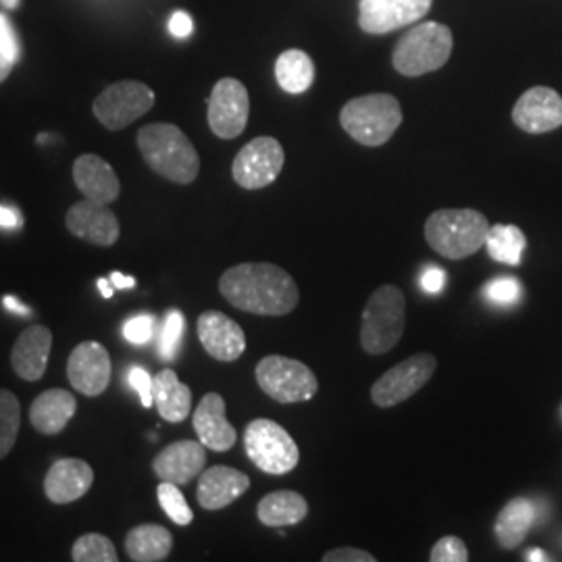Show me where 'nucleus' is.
Masks as SVG:
<instances>
[{
	"instance_id": "nucleus-44",
	"label": "nucleus",
	"mask_w": 562,
	"mask_h": 562,
	"mask_svg": "<svg viewBox=\"0 0 562 562\" xmlns=\"http://www.w3.org/2000/svg\"><path fill=\"white\" fill-rule=\"evenodd\" d=\"M2 304H4V308H7V311L18 313L21 317L32 315V308H30V306H25V304H21V302L18 301V299H13V296H4V299H2Z\"/></svg>"
},
{
	"instance_id": "nucleus-49",
	"label": "nucleus",
	"mask_w": 562,
	"mask_h": 562,
	"mask_svg": "<svg viewBox=\"0 0 562 562\" xmlns=\"http://www.w3.org/2000/svg\"><path fill=\"white\" fill-rule=\"evenodd\" d=\"M7 9H18L20 7V0H0Z\"/></svg>"
},
{
	"instance_id": "nucleus-32",
	"label": "nucleus",
	"mask_w": 562,
	"mask_h": 562,
	"mask_svg": "<svg viewBox=\"0 0 562 562\" xmlns=\"http://www.w3.org/2000/svg\"><path fill=\"white\" fill-rule=\"evenodd\" d=\"M71 559L76 562H117L115 543L102 533H86L78 538L71 548Z\"/></svg>"
},
{
	"instance_id": "nucleus-30",
	"label": "nucleus",
	"mask_w": 562,
	"mask_h": 562,
	"mask_svg": "<svg viewBox=\"0 0 562 562\" xmlns=\"http://www.w3.org/2000/svg\"><path fill=\"white\" fill-rule=\"evenodd\" d=\"M487 252L494 261L510 265V267H519L522 261V252L527 246V238L517 225H494L487 232L485 238Z\"/></svg>"
},
{
	"instance_id": "nucleus-20",
	"label": "nucleus",
	"mask_w": 562,
	"mask_h": 562,
	"mask_svg": "<svg viewBox=\"0 0 562 562\" xmlns=\"http://www.w3.org/2000/svg\"><path fill=\"white\" fill-rule=\"evenodd\" d=\"M94 483L92 467L81 459H60L44 477V494L53 504H71L88 494Z\"/></svg>"
},
{
	"instance_id": "nucleus-40",
	"label": "nucleus",
	"mask_w": 562,
	"mask_h": 562,
	"mask_svg": "<svg viewBox=\"0 0 562 562\" xmlns=\"http://www.w3.org/2000/svg\"><path fill=\"white\" fill-rule=\"evenodd\" d=\"M0 50L11 60L20 59V44H18V36L13 32V25L4 15H0Z\"/></svg>"
},
{
	"instance_id": "nucleus-8",
	"label": "nucleus",
	"mask_w": 562,
	"mask_h": 562,
	"mask_svg": "<svg viewBox=\"0 0 562 562\" xmlns=\"http://www.w3.org/2000/svg\"><path fill=\"white\" fill-rule=\"evenodd\" d=\"M255 378L262 392L280 404L311 401L319 390V380L311 367L281 355L265 357L255 369Z\"/></svg>"
},
{
	"instance_id": "nucleus-43",
	"label": "nucleus",
	"mask_w": 562,
	"mask_h": 562,
	"mask_svg": "<svg viewBox=\"0 0 562 562\" xmlns=\"http://www.w3.org/2000/svg\"><path fill=\"white\" fill-rule=\"evenodd\" d=\"M23 225V217H21L20 209L18 206H7L0 204V229H20Z\"/></svg>"
},
{
	"instance_id": "nucleus-4",
	"label": "nucleus",
	"mask_w": 562,
	"mask_h": 562,
	"mask_svg": "<svg viewBox=\"0 0 562 562\" xmlns=\"http://www.w3.org/2000/svg\"><path fill=\"white\" fill-rule=\"evenodd\" d=\"M454 38L450 27L438 21H425L404 34L392 55L394 69L406 78H419L438 71L452 55Z\"/></svg>"
},
{
	"instance_id": "nucleus-45",
	"label": "nucleus",
	"mask_w": 562,
	"mask_h": 562,
	"mask_svg": "<svg viewBox=\"0 0 562 562\" xmlns=\"http://www.w3.org/2000/svg\"><path fill=\"white\" fill-rule=\"evenodd\" d=\"M109 280H111L115 290H132V288H136V280H134V278L123 276L121 271H113Z\"/></svg>"
},
{
	"instance_id": "nucleus-28",
	"label": "nucleus",
	"mask_w": 562,
	"mask_h": 562,
	"mask_svg": "<svg viewBox=\"0 0 562 562\" xmlns=\"http://www.w3.org/2000/svg\"><path fill=\"white\" fill-rule=\"evenodd\" d=\"M538 517V510L533 503L525 501V498H515L504 506L498 513L496 519V540L506 548V550H515L521 546L522 540L527 538L529 529L533 527Z\"/></svg>"
},
{
	"instance_id": "nucleus-48",
	"label": "nucleus",
	"mask_w": 562,
	"mask_h": 562,
	"mask_svg": "<svg viewBox=\"0 0 562 562\" xmlns=\"http://www.w3.org/2000/svg\"><path fill=\"white\" fill-rule=\"evenodd\" d=\"M527 561H550V557H546L543 550H529L527 552Z\"/></svg>"
},
{
	"instance_id": "nucleus-23",
	"label": "nucleus",
	"mask_w": 562,
	"mask_h": 562,
	"mask_svg": "<svg viewBox=\"0 0 562 562\" xmlns=\"http://www.w3.org/2000/svg\"><path fill=\"white\" fill-rule=\"evenodd\" d=\"M74 181L88 201L111 204L120 199V178L115 169L99 155H81L74 162Z\"/></svg>"
},
{
	"instance_id": "nucleus-16",
	"label": "nucleus",
	"mask_w": 562,
	"mask_h": 562,
	"mask_svg": "<svg viewBox=\"0 0 562 562\" xmlns=\"http://www.w3.org/2000/svg\"><path fill=\"white\" fill-rule=\"evenodd\" d=\"M513 121L527 134H546L562 125V97L546 86L529 88L513 109Z\"/></svg>"
},
{
	"instance_id": "nucleus-46",
	"label": "nucleus",
	"mask_w": 562,
	"mask_h": 562,
	"mask_svg": "<svg viewBox=\"0 0 562 562\" xmlns=\"http://www.w3.org/2000/svg\"><path fill=\"white\" fill-rule=\"evenodd\" d=\"M13 67H15V60L9 59V57L0 50V83L11 76Z\"/></svg>"
},
{
	"instance_id": "nucleus-29",
	"label": "nucleus",
	"mask_w": 562,
	"mask_h": 562,
	"mask_svg": "<svg viewBox=\"0 0 562 562\" xmlns=\"http://www.w3.org/2000/svg\"><path fill=\"white\" fill-rule=\"evenodd\" d=\"M276 78L288 94H302L315 81V65L304 50H285L276 63Z\"/></svg>"
},
{
	"instance_id": "nucleus-34",
	"label": "nucleus",
	"mask_w": 562,
	"mask_h": 562,
	"mask_svg": "<svg viewBox=\"0 0 562 562\" xmlns=\"http://www.w3.org/2000/svg\"><path fill=\"white\" fill-rule=\"evenodd\" d=\"M186 331V317L178 308L167 311L162 322L161 336H159V357L162 361H176L180 352L181 338Z\"/></svg>"
},
{
	"instance_id": "nucleus-47",
	"label": "nucleus",
	"mask_w": 562,
	"mask_h": 562,
	"mask_svg": "<svg viewBox=\"0 0 562 562\" xmlns=\"http://www.w3.org/2000/svg\"><path fill=\"white\" fill-rule=\"evenodd\" d=\"M97 285H99V290H101L102 299H113V283H111V280H104V278H101V280L97 281Z\"/></svg>"
},
{
	"instance_id": "nucleus-14",
	"label": "nucleus",
	"mask_w": 562,
	"mask_h": 562,
	"mask_svg": "<svg viewBox=\"0 0 562 562\" xmlns=\"http://www.w3.org/2000/svg\"><path fill=\"white\" fill-rule=\"evenodd\" d=\"M434 0H361L359 25L367 34H390L422 20Z\"/></svg>"
},
{
	"instance_id": "nucleus-19",
	"label": "nucleus",
	"mask_w": 562,
	"mask_h": 562,
	"mask_svg": "<svg viewBox=\"0 0 562 562\" xmlns=\"http://www.w3.org/2000/svg\"><path fill=\"white\" fill-rule=\"evenodd\" d=\"M204 464H206V448L202 442L181 440V442L169 443L155 457L153 471L161 482L186 485L201 475Z\"/></svg>"
},
{
	"instance_id": "nucleus-37",
	"label": "nucleus",
	"mask_w": 562,
	"mask_h": 562,
	"mask_svg": "<svg viewBox=\"0 0 562 562\" xmlns=\"http://www.w3.org/2000/svg\"><path fill=\"white\" fill-rule=\"evenodd\" d=\"M431 562H467L469 561V548L457 536H443L442 540H438L436 546L431 548L429 554Z\"/></svg>"
},
{
	"instance_id": "nucleus-36",
	"label": "nucleus",
	"mask_w": 562,
	"mask_h": 562,
	"mask_svg": "<svg viewBox=\"0 0 562 562\" xmlns=\"http://www.w3.org/2000/svg\"><path fill=\"white\" fill-rule=\"evenodd\" d=\"M155 327H157V317L155 315L144 313V315L130 317L127 322L123 323V338L130 341V344L144 346V344L153 340Z\"/></svg>"
},
{
	"instance_id": "nucleus-2",
	"label": "nucleus",
	"mask_w": 562,
	"mask_h": 562,
	"mask_svg": "<svg viewBox=\"0 0 562 562\" xmlns=\"http://www.w3.org/2000/svg\"><path fill=\"white\" fill-rule=\"evenodd\" d=\"M138 148L146 165L165 180L186 186L199 178L201 157L173 123L144 125L138 132Z\"/></svg>"
},
{
	"instance_id": "nucleus-27",
	"label": "nucleus",
	"mask_w": 562,
	"mask_h": 562,
	"mask_svg": "<svg viewBox=\"0 0 562 562\" xmlns=\"http://www.w3.org/2000/svg\"><path fill=\"white\" fill-rule=\"evenodd\" d=\"M306 515H308L306 498L292 490L271 492L257 506V517L267 527L296 525L304 521Z\"/></svg>"
},
{
	"instance_id": "nucleus-7",
	"label": "nucleus",
	"mask_w": 562,
	"mask_h": 562,
	"mask_svg": "<svg viewBox=\"0 0 562 562\" xmlns=\"http://www.w3.org/2000/svg\"><path fill=\"white\" fill-rule=\"evenodd\" d=\"M244 448L252 464L262 473L285 475L296 469L301 461V450L294 438L271 419H255L244 431Z\"/></svg>"
},
{
	"instance_id": "nucleus-41",
	"label": "nucleus",
	"mask_w": 562,
	"mask_h": 562,
	"mask_svg": "<svg viewBox=\"0 0 562 562\" xmlns=\"http://www.w3.org/2000/svg\"><path fill=\"white\" fill-rule=\"evenodd\" d=\"M446 285V273L440 267H429L425 269L422 276V288L427 294H438L442 292Z\"/></svg>"
},
{
	"instance_id": "nucleus-13",
	"label": "nucleus",
	"mask_w": 562,
	"mask_h": 562,
	"mask_svg": "<svg viewBox=\"0 0 562 562\" xmlns=\"http://www.w3.org/2000/svg\"><path fill=\"white\" fill-rule=\"evenodd\" d=\"M111 355L101 341H81L69 355L67 378L83 396L97 398L104 394L111 383Z\"/></svg>"
},
{
	"instance_id": "nucleus-35",
	"label": "nucleus",
	"mask_w": 562,
	"mask_h": 562,
	"mask_svg": "<svg viewBox=\"0 0 562 562\" xmlns=\"http://www.w3.org/2000/svg\"><path fill=\"white\" fill-rule=\"evenodd\" d=\"M483 294H485L487 301L494 302V304H503V306L517 304V302L521 301V281H517L515 278L492 280L490 283H485Z\"/></svg>"
},
{
	"instance_id": "nucleus-9",
	"label": "nucleus",
	"mask_w": 562,
	"mask_h": 562,
	"mask_svg": "<svg viewBox=\"0 0 562 562\" xmlns=\"http://www.w3.org/2000/svg\"><path fill=\"white\" fill-rule=\"evenodd\" d=\"M155 106V92L142 81H117L102 90L92 104L94 117L111 132L125 130Z\"/></svg>"
},
{
	"instance_id": "nucleus-3",
	"label": "nucleus",
	"mask_w": 562,
	"mask_h": 562,
	"mask_svg": "<svg viewBox=\"0 0 562 562\" xmlns=\"http://www.w3.org/2000/svg\"><path fill=\"white\" fill-rule=\"evenodd\" d=\"M487 232V217L475 209H442L425 222V240L450 261H462L482 250Z\"/></svg>"
},
{
	"instance_id": "nucleus-21",
	"label": "nucleus",
	"mask_w": 562,
	"mask_h": 562,
	"mask_svg": "<svg viewBox=\"0 0 562 562\" xmlns=\"http://www.w3.org/2000/svg\"><path fill=\"white\" fill-rule=\"evenodd\" d=\"M50 346H53V334L46 325L36 323L21 331L11 352V364L23 382L42 380L48 367Z\"/></svg>"
},
{
	"instance_id": "nucleus-33",
	"label": "nucleus",
	"mask_w": 562,
	"mask_h": 562,
	"mask_svg": "<svg viewBox=\"0 0 562 562\" xmlns=\"http://www.w3.org/2000/svg\"><path fill=\"white\" fill-rule=\"evenodd\" d=\"M157 498H159L165 515L176 525L183 527V525H190L194 521V513L188 506V501L181 494L178 483L161 482V485L157 487Z\"/></svg>"
},
{
	"instance_id": "nucleus-42",
	"label": "nucleus",
	"mask_w": 562,
	"mask_h": 562,
	"mask_svg": "<svg viewBox=\"0 0 562 562\" xmlns=\"http://www.w3.org/2000/svg\"><path fill=\"white\" fill-rule=\"evenodd\" d=\"M192 27H194L192 18L188 13H183V11H176L171 15V20H169V32L176 38H188L192 34Z\"/></svg>"
},
{
	"instance_id": "nucleus-22",
	"label": "nucleus",
	"mask_w": 562,
	"mask_h": 562,
	"mask_svg": "<svg viewBox=\"0 0 562 562\" xmlns=\"http://www.w3.org/2000/svg\"><path fill=\"white\" fill-rule=\"evenodd\" d=\"M250 487V477L238 469L217 464L201 473L196 498L204 510H222L236 503Z\"/></svg>"
},
{
	"instance_id": "nucleus-31",
	"label": "nucleus",
	"mask_w": 562,
	"mask_h": 562,
	"mask_svg": "<svg viewBox=\"0 0 562 562\" xmlns=\"http://www.w3.org/2000/svg\"><path fill=\"white\" fill-rule=\"evenodd\" d=\"M21 423V404L9 390H0V461L18 442Z\"/></svg>"
},
{
	"instance_id": "nucleus-39",
	"label": "nucleus",
	"mask_w": 562,
	"mask_h": 562,
	"mask_svg": "<svg viewBox=\"0 0 562 562\" xmlns=\"http://www.w3.org/2000/svg\"><path fill=\"white\" fill-rule=\"evenodd\" d=\"M378 559L361 548H336L323 554V562H375Z\"/></svg>"
},
{
	"instance_id": "nucleus-11",
	"label": "nucleus",
	"mask_w": 562,
	"mask_h": 562,
	"mask_svg": "<svg viewBox=\"0 0 562 562\" xmlns=\"http://www.w3.org/2000/svg\"><path fill=\"white\" fill-rule=\"evenodd\" d=\"M285 155L280 142L271 136H261L248 142L236 155L232 176L244 190H261L280 178Z\"/></svg>"
},
{
	"instance_id": "nucleus-6",
	"label": "nucleus",
	"mask_w": 562,
	"mask_h": 562,
	"mask_svg": "<svg viewBox=\"0 0 562 562\" xmlns=\"http://www.w3.org/2000/svg\"><path fill=\"white\" fill-rule=\"evenodd\" d=\"M404 334V294L398 285H382L362 311L361 346L367 355L390 352Z\"/></svg>"
},
{
	"instance_id": "nucleus-26",
	"label": "nucleus",
	"mask_w": 562,
	"mask_h": 562,
	"mask_svg": "<svg viewBox=\"0 0 562 562\" xmlns=\"http://www.w3.org/2000/svg\"><path fill=\"white\" fill-rule=\"evenodd\" d=\"M173 536L169 529L155 522H144L134 527L125 538V552L130 561L161 562L171 554Z\"/></svg>"
},
{
	"instance_id": "nucleus-1",
	"label": "nucleus",
	"mask_w": 562,
	"mask_h": 562,
	"mask_svg": "<svg viewBox=\"0 0 562 562\" xmlns=\"http://www.w3.org/2000/svg\"><path fill=\"white\" fill-rule=\"evenodd\" d=\"M220 292L238 311L262 317H283L301 302L294 278L271 262H241L227 269Z\"/></svg>"
},
{
	"instance_id": "nucleus-15",
	"label": "nucleus",
	"mask_w": 562,
	"mask_h": 562,
	"mask_svg": "<svg viewBox=\"0 0 562 562\" xmlns=\"http://www.w3.org/2000/svg\"><path fill=\"white\" fill-rule=\"evenodd\" d=\"M65 225L69 234H74L76 238L102 248L113 246L120 240V220L115 217V213L106 204H99L88 199L74 204L67 211Z\"/></svg>"
},
{
	"instance_id": "nucleus-12",
	"label": "nucleus",
	"mask_w": 562,
	"mask_h": 562,
	"mask_svg": "<svg viewBox=\"0 0 562 562\" xmlns=\"http://www.w3.org/2000/svg\"><path fill=\"white\" fill-rule=\"evenodd\" d=\"M250 115L248 90L240 80L223 78L209 99V127L222 140H234L246 130Z\"/></svg>"
},
{
	"instance_id": "nucleus-5",
	"label": "nucleus",
	"mask_w": 562,
	"mask_h": 562,
	"mask_svg": "<svg viewBox=\"0 0 562 562\" xmlns=\"http://www.w3.org/2000/svg\"><path fill=\"white\" fill-rule=\"evenodd\" d=\"M344 132L362 146H382L402 125L401 102L392 94H367L346 102L340 111Z\"/></svg>"
},
{
	"instance_id": "nucleus-24",
	"label": "nucleus",
	"mask_w": 562,
	"mask_h": 562,
	"mask_svg": "<svg viewBox=\"0 0 562 562\" xmlns=\"http://www.w3.org/2000/svg\"><path fill=\"white\" fill-rule=\"evenodd\" d=\"M78 411V401L67 390H46L30 406V422L42 436H57Z\"/></svg>"
},
{
	"instance_id": "nucleus-38",
	"label": "nucleus",
	"mask_w": 562,
	"mask_h": 562,
	"mask_svg": "<svg viewBox=\"0 0 562 562\" xmlns=\"http://www.w3.org/2000/svg\"><path fill=\"white\" fill-rule=\"evenodd\" d=\"M127 382L138 392L144 408H150L155 404V398H153V378H150V373L144 367H138V364L130 367Z\"/></svg>"
},
{
	"instance_id": "nucleus-18",
	"label": "nucleus",
	"mask_w": 562,
	"mask_h": 562,
	"mask_svg": "<svg viewBox=\"0 0 562 562\" xmlns=\"http://www.w3.org/2000/svg\"><path fill=\"white\" fill-rule=\"evenodd\" d=\"M192 425L199 436V442L209 450L227 452L238 440L236 427L225 417V401L217 392H209L206 396H202L199 408L194 411Z\"/></svg>"
},
{
	"instance_id": "nucleus-25",
	"label": "nucleus",
	"mask_w": 562,
	"mask_h": 562,
	"mask_svg": "<svg viewBox=\"0 0 562 562\" xmlns=\"http://www.w3.org/2000/svg\"><path fill=\"white\" fill-rule=\"evenodd\" d=\"M153 398L165 422H186L192 411V390L171 369H162L153 378Z\"/></svg>"
},
{
	"instance_id": "nucleus-10",
	"label": "nucleus",
	"mask_w": 562,
	"mask_h": 562,
	"mask_svg": "<svg viewBox=\"0 0 562 562\" xmlns=\"http://www.w3.org/2000/svg\"><path fill=\"white\" fill-rule=\"evenodd\" d=\"M438 361L429 352H419L387 369L371 387V401L380 408H392L408 401L429 382L436 373Z\"/></svg>"
},
{
	"instance_id": "nucleus-17",
	"label": "nucleus",
	"mask_w": 562,
	"mask_h": 562,
	"mask_svg": "<svg viewBox=\"0 0 562 562\" xmlns=\"http://www.w3.org/2000/svg\"><path fill=\"white\" fill-rule=\"evenodd\" d=\"M202 348L215 361L234 362L246 350V334L238 323L220 311H206L199 317Z\"/></svg>"
}]
</instances>
